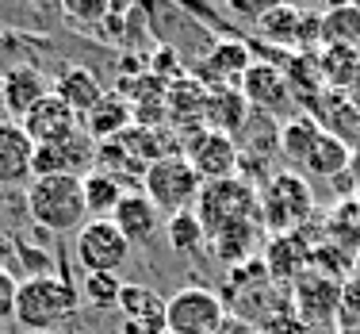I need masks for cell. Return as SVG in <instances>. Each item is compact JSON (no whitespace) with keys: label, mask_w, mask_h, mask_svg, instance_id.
<instances>
[{"label":"cell","mask_w":360,"mask_h":334,"mask_svg":"<svg viewBox=\"0 0 360 334\" xmlns=\"http://www.w3.org/2000/svg\"><path fill=\"white\" fill-rule=\"evenodd\" d=\"M27 216L50 235H77L89 223V208H84V188L81 177L73 173H54V177H35L27 185Z\"/></svg>","instance_id":"obj_1"},{"label":"cell","mask_w":360,"mask_h":334,"mask_svg":"<svg viewBox=\"0 0 360 334\" xmlns=\"http://www.w3.org/2000/svg\"><path fill=\"white\" fill-rule=\"evenodd\" d=\"M77 307H81V292L62 273L20 277V288H15V323L23 330H54L62 319H70Z\"/></svg>","instance_id":"obj_2"},{"label":"cell","mask_w":360,"mask_h":334,"mask_svg":"<svg viewBox=\"0 0 360 334\" xmlns=\"http://www.w3.org/2000/svg\"><path fill=\"white\" fill-rule=\"evenodd\" d=\"M142 192L150 196V204L161 216H176V211H192V204L200 200L203 181L195 177V169L188 166L184 154H165V158L150 161L142 173Z\"/></svg>","instance_id":"obj_3"},{"label":"cell","mask_w":360,"mask_h":334,"mask_svg":"<svg viewBox=\"0 0 360 334\" xmlns=\"http://www.w3.org/2000/svg\"><path fill=\"white\" fill-rule=\"evenodd\" d=\"M195 204H200L195 216H200L207 238L219 235V230H226V227H238V223L261 219L257 188L245 181V177H230V181H219V185H203V192H200Z\"/></svg>","instance_id":"obj_4"},{"label":"cell","mask_w":360,"mask_h":334,"mask_svg":"<svg viewBox=\"0 0 360 334\" xmlns=\"http://www.w3.org/2000/svg\"><path fill=\"white\" fill-rule=\"evenodd\" d=\"M257 200H261V216H264V223H269V230H276V235L295 230L314 208V196H311L307 177L291 173V169L288 173L269 177L264 188H257Z\"/></svg>","instance_id":"obj_5"},{"label":"cell","mask_w":360,"mask_h":334,"mask_svg":"<svg viewBox=\"0 0 360 334\" xmlns=\"http://www.w3.org/2000/svg\"><path fill=\"white\" fill-rule=\"evenodd\" d=\"M184 158L203 185L230 181V177H238V169H242V150H238L234 135L211 131V127H195V131L188 135Z\"/></svg>","instance_id":"obj_6"},{"label":"cell","mask_w":360,"mask_h":334,"mask_svg":"<svg viewBox=\"0 0 360 334\" xmlns=\"http://www.w3.org/2000/svg\"><path fill=\"white\" fill-rule=\"evenodd\" d=\"M226 307L211 288H180L165 299V334H219Z\"/></svg>","instance_id":"obj_7"},{"label":"cell","mask_w":360,"mask_h":334,"mask_svg":"<svg viewBox=\"0 0 360 334\" xmlns=\"http://www.w3.org/2000/svg\"><path fill=\"white\" fill-rule=\"evenodd\" d=\"M73 258L84 273H119L131 258V242L111 219H89L73 235Z\"/></svg>","instance_id":"obj_8"},{"label":"cell","mask_w":360,"mask_h":334,"mask_svg":"<svg viewBox=\"0 0 360 334\" xmlns=\"http://www.w3.org/2000/svg\"><path fill=\"white\" fill-rule=\"evenodd\" d=\"M20 127L27 131V139L35 142V147H62V142H70L73 135L81 131V119L50 92V97H42L39 104L20 119Z\"/></svg>","instance_id":"obj_9"},{"label":"cell","mask_w":360,"mask_h":334,"mask_svg":"<svg viewBox=\"0 0 360 334\" xmlns=\"http://www.w3.org/2000/svg\"><path fill=\"white\" fill-rule=\"evenodd\" d=\"M250 66L253 62H250L245 42L222 39L219 47H211V54L195 66V81H200L203 89H238V81L245 77Z\"/></svg>","instance_id":"obj_10"},{"label":"cell","mask_w":360,"mask_h":334,"mask_svg":"<svg viewBox=\"0 0 360 334\" xmlns=\"http://www.w3.org/2000/svg\"><path fill=\"white\" fill-rule=\"evenodd\" d=\"M238 92L245 97L250 108H261V111H284L291 104V81L280 66H269V62H253L245 77L238 81Z\"/></svg>","instance_id":"obj_11"},{"label":"cell","mask_w":360,"mask_h":334,"mask_svg":"<svg viewBox=\"0 0 360 334\" xmlns=\"http://www.w3.org/2000/svg\"><path fill=\"white\" fill-rule=\"evenodd\" d=\"M31 161H35V142L27 139L15 119H0V188L31 185Z\"/></svg>","instance_id":"obj_12"},{"label":"cell","mask_w":360,"mask_h":334,"mask_svg":"<svg viewBox=\"0 0 360 334\" xmlns=\"http://www.w3.org/2000/svg\"><path fill=\"white\" fill-rule=\"evenodd\" d=\"M42 97H50V85L35 66H15L0 77V108L8 111V119L20 123Z\"/></svg>","instance_id":"obj_13"},{"label":"cell","mask_w":360,"mask_h":334,"mask_svg":"<svg viewBox=\"0 0 360 334\" xmlns=\"http://www.w3.org/2000/svg\"><path fill=\"white\" fill-rule=\"evenodd\" d=\"M111 223H115L119 235H123L131 246H150L153 235H158V230H165L161 211L150 204V196H146V192H127L123 200H119Z\"/></svg>","instance_id":"obj_14"},{"label":"cell","mask_w":360,"mask_h":334,"mask_svg":"<svg viewBox=\"0 0 360 334\" xmlns=\"http://www.w3.org/2000/svg\"><path fill=\"white\" fill-rule=\"evenodd\" d=\"M50 92H54V97L62 100L77 119H81V116H89V111L104 100L108 89L100 85V77L92 73L89 66H65V70L54 77V89H50Z\"/></svg>","instance_id":"obj_15"},{"label":"cell","mask_w":360,"mask_h":334,"mask_svg":"<svg viewBox=\"0 0 360 334\" xmlns=\"http://www.w3.org/2000/svg\"><path fill=\"white\" fill-rule=\"evenodd\" d=\"M131 127H134V111L119 89L104 92V100H100L89 116H81V131L89 135L92 142H111V139H119V135H127Z\"/></svg>","instance_id":"obj_16"},{"label":"cell","mask_w":360,"mask_h":334,"mask_svg":"<svg viewBox=\"0 0 360 334\" xmlns=\"http://www.w3.org/2000/svg\"><path fill=\"white\" fill-rule=\"evenodd\" d=\"M115 307H119V315H123V323H131V327H139L146 334H165V299L153 292V288L123 285Z\"/></svg>","instance_id":"obj_17"},{"label":"cell","mask_w":360,"mask_h":334,"mask_svg":"<svg viewBox=\"0 0 360 334\" xmlns=\"http://www.w3.org/2000/svg\"><path fill=\"white\" fill-rule=\"evenodd\" d=\"M245 116H250V104H245V97H242L238 89H207V111H203V127L230 135L234 127L245 123Z\"/></svg>","instance_id":"obj_18"},{"label":"cell","mask_w":360,"mask_h":334,"mask_svg":"<svg viewBox=\"0 0 360 334\" xmlns=\"http://www.w3.org/2000/svg\"><path fill=\"white\" fill-rule=\"evenodd\" d=\"M349 161H353V150H349V142L341 139V135L326 131L319 139V147L311 150V158L303 161V169L311 177H322V181H333V177L349 173Z\"/></svg>","instance_id":"obj_19"},{"label":"cell","mask_w":360,"mask_h":334,"mask_svg":"<svg viewBox=\"0 0 360 334\" xmlns=\"http://www.w3.org/2000/svg\"><path fill=\"white\" fill-rule=\"evenodd\" d=\"M81 188H84V208H89V219H111L123 200V181H115L104 169H92V173L81 177Z\"/></svg>","instance_id":"obj_20"},{"label":"cell","mask_w":360,"mask_h":334,"mask_svg":"<svg viewBox=\"0 0 360 334\" xmlns=\"http://www.w3.org/2000/svg\"><path fill=\"white\" fill-rule=\"evenodd\" d=\"M322 135L326 131L314 116H295L280 127V154H284L288 161H295V166H303V161L311 158V150L319 147Z\"/></svg>","instance_id":"obj_21"},{"label":"cell","mask_w":360,"mask_h":334,"mask_svg":"<svg viewBox=\"0 0 360 334\" xmlns=\"http://www.w3.org/2000/svg\"><path fill=\"white\" fill-rule=\"evenodd\" d=\"M322 47H345L360 50V8L341 4L322 12Z\"/></svg>","instance_id":"obj_22"},{"label":"cell","mask_w":360,"mask_h":334,"mask_svg":"<svg viewBox=\"0 0 360 334\" xmlns=\"http://www.w3.org/2000/svg\"><path fill=\"white\" fill-rule=\"evenodd\" d=\"M299 16H303V8H295V4H272L253 27H257V35L264 42H272V47H295Z\"/></svg>","instance_id":"obj_23"},{"label":"cell","mask_w":360,"mask_h":334,"mask_svg":"<svg viewBox=\"0 0 360 334\" xmlns=\"http://www.w3.org/2000/svg\"><path fill=\"white\" fill-rule=\"evenodd\" d=\"M165 238H169V246H173L176 254H192V250H200V246L207 242V230H203V223L192 208V211H176V216L165 219Z\"/></svg>","instance_id":"obj_24"},{"label":"cell","mask_w":360,"mask_h":334,"mask_svg":"<svg viewBox=\"0 0 360 334\" xmlns=\"http://www.w3.org/2000/svg\"><path fill=\"white\" fill-rule=\"evenodd\" d=\"M253 242H257V219L253 223H238V227H226V230H219V235H211V246H215V254L222 261L245 258V254L253 250Z\"/></svg>","instance_id":"obj_25"},{"label":"cell","mask_w":360,"mask_h":334,"mask_svg":"<svg viewBox=\"0 0 360 334\" xmlns=\"http://www.w3.org/2000/svg\"><path fill=\"white\" fill-rule=\"evenodd\" d=\"M123 285L127 280H119V273H84V285L77 292L81 299H89V307H115Z\"/></svg>","instance_id":"obj_26"},{"label":"cell","mask_w":360,"mask_h":334,"mask_svg":"<svg viewBox=\"0 0 360 334\" xmlns=\"http://www.w3.org/2000/svg\"><path fill=\"white\" fill-rule=\"evenodd\" d=\"M62 12H65V20H73V23H100V20H108L115 8L104 4V0H65Z\"/></svg>","instance_id":"obj_27"},{"label":"cell","mask_w":360,"mask_h":334,"mask_svg":"<svg viewBox=\"0 0 360 334\" xmlns=\"http://www.w3.org/2000/svg\"><path fill=\"white\" fill-rule=\"evenodd\" d=\"M15 288H20V277L12 269H0V327L15 319Z\"/></svg>","instance_id":"obj_28"},{"label":"cell","mask_w":360,"mask_h":334,"mask_svg":"<svg viewBox=\"0 0 360 334\" xmlns=\"http://www.w3.org/2000/svg\"><path fill=\"white\" fill-rule=\"evenodd\" d=\"M272 4H276V0H230L226 8H230L234 16H245V20H253V23H257V20H261V16L269 12Z\"/></svg>","instance_id":"obj_29"},{"label":"cell","mask_w":360,"mask_h":334,"mask_svg":"<svg viewBox=\"0 0 360 334\" xmlns=\"http://www.w3.org/2000/svg\"><path fill=\"white\" fill-rule=\"evenodd\" d=\"M12 258H15L12 238H4V235H0V269H8V265H12Z\"/></svg>","instance_id":"obj_30"},{"label":"cell","mask_w":360,"mask_h":334,"mask_svg":"<svg viewBox=\"0 0 360 334\" xmlns=\"http://www.w3.org/2000/svg\"><path fill=\"white\" fill-rule=\"evenodd\" d=\"M349 173H353V181H356V188H360V147L353 150V161H349Z\"/></svg>","instance_id":"obj_31"},{"label":"cell","mask_w":360,"mask_h":334,"mask_svg":"<svg viewBox=\"0 0 360 334\" xmlns=\"http://www.w3.org/2000/svg\"><path fill=\"white\" fill-rule=\"evenodd\" d=\"M115 334H146V330H139V327H131V323H123V330H115Z\"/></svg>","instance_id":"obj_32"},{"label":"cell","mask_w":360,"mask_h":334,"mask_svg":"<svg viewBox=\"0 0 360 334\" xmlns=\"http://www.w3.org/2000/svg\"><path fill=\"white\" fill-rule=\"evenodd\" d=\"M27 334H58V330H27Z\"/></svg>","instance_id":"obj_33"},{"label":"cell","mask_w":360,"mask_h":334,"mask_svg":"<svg viewBox=\"0 0 360 334\" xmlns=\"http://www.w3.org/2000/svg\"><path fill=\"white\" fill-rule=\"evenodd\" d=\"M356 277H360V254H356Z\"/></svg>","instance_id":"obj_34"}]
</instances>
